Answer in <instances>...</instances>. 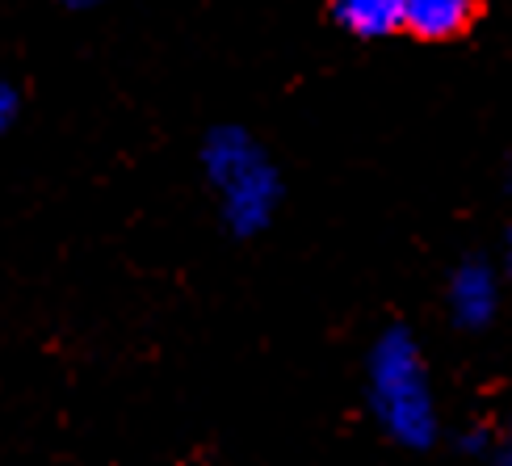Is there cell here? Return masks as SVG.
Segmentation results:
<instances>
[{"label": "cell", "instance_id": "277c9868", "mask_svg": "<svg viewBox=\"0 0 512 466\" xmlns=\"http://www.w3.org/2000/svg\"><path fill=\"white\" fill-rule=\"evenodd\" d=\"M445 303H450V320L458 328H483L496 311V273L483 261H462L450 273Z\"/></svg>", "mask_w": 512, "mask_h": 466}, {"label": "cell", "instance_id": "6da1fadb", "mask_svg": "<svg viewBox=\"0 0 512 466\" xmlns=\"http://www.w3.org/2000/svg\"><path fill=\"white\" fill-rule=\"evenodd\" d=\"M361 404L370 425L399 450H429L441 433L433 370L408 324H387L361 357Z\"/></svg>", "mask_w": 512, "mask_h": 466}, {"label": "cell", "instance_id": "7a4b0ae2", "mask_svg": "<svg viewBox=\"0 0 512 466\" xmlns=\"http://www.w3.org/2000/svg\"><path fill=\"white\" fill-rule=\"evenodd\" d=\"M198 173L231 240H256L277 223L286 177L273 152L240 122H215L198 143Z\"/></svg>", "mask_w": 512, "mask_h": 466}, {"label": "cell", "instance_id": "52a82bcc", "mask_svg": "<svg viewBox=\"0 0 512 466\" xmlns=\"http://www.w3.org/2000/svg\"><path fill=\"white\" fill-rule=\"evenodd\" d=\"M59 5L68 9V13H93V9L105 5V0H59Z\"/></svg>", "mask_w": 512, "mask_h": 466}, {"label": "cell", "instance_id": "ba28073f", "mask_svg": "<svg viewBox=\"0 0 512 466\" xmlns=\"http://www.w3.org/2000/svg\"><path fill=\"white\" fill-rule=\"evenodd\" d=\"M504 269L512 273V227H508V236H504Z\"/></svg>", "mask_w": 512, "mask_h": 466}, {"label": "cell", "instance_id": "3957f363", "mask_svg": "<svg viewBox=\"0 0 512 466\" xmlns=\"http://www.w3.org/2000/svg\"><path fill=\"white\" fill-rule=\"evenodd\" d=\"M483 17V0H403V34L416 42H458Z\"/></svg>", "mask_w": 512, "mask_h": 466}, {"label": "cell", "instance_id": "5b68a950", "mask_svg": "<svg viewBox=\"0 0 512 466\" xmlns=\"http://www.w3.org/2000/svg\"><path fill=\"white\" fill-rule=\"evenodd\" d=\"M328 17L357 42H382L403 34V0H328Z\"/></svg>", "mask_w": 512, "mask_h": 466}, {"label": "cell", "instance_id": "8992f818", "mask_svg": "<svg viewBox=\"0 0 512 466\" xmlns=\"http://www.w3.org/2000/svg\"><path fill=\"white\" fill-rule=\"evenodd\" d=\"M21 118V93H17V84L0 76V139H5L13 126Z\"/></svg>", "mask_w": 512, "mask_h": 466}]
</instances>
